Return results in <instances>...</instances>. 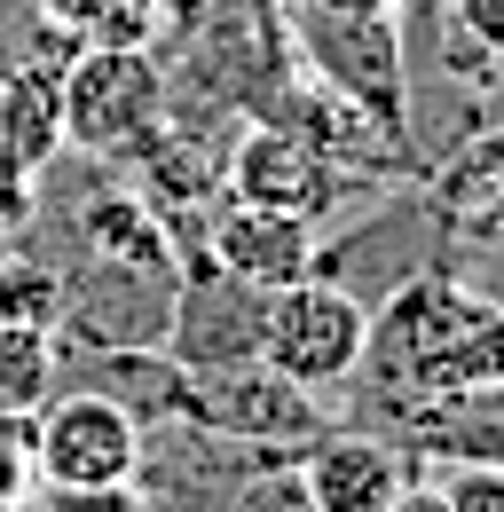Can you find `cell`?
<instances>
[{
  "instance_id": "cell-1",
  "label": "cell",
  "mask_w": 504,
  "mask_h": 512,
  "mask_svg": "<svg viewBox=\"0 0 504 512\" xmlns=\"http://www.w3.org/2000/svg\"><path fill=\"white\" fill-rule=\"evenodd\" d=\"M355 379H371L386 402H410V410L473 394V386H497L504 379V300L465 292L441 268L394 284L371 308V355H363Z\"/></svg>"
},
{
  "instance_id": "cell-2",
  "label": "cell",
  "mask_w": 504,
  "mask_h": 512,
  "mask_svg": "<svg viewBox=\"0 0 504 512\" xmlns=\"http://www.w3.org/2000/svg\"><path fill=\"white\" fill-rule=\"evenodd\" d=\"M63 111V150L95 166H134V150L166 127V64L158 48H87L63 64L56 87Z\"/></svg>"
},
{
  "instance_id": "cell-3",
  "label": "cell",
  "mask_w": 504,
  "mask_h": 512,
  "mask_svg": "<svg viewBox=\"0 0 504 512\" xmlns=\"http://www.w3.org/2000/svg\"><path fill=\"white\" fill-rule=\"evenodd\" d=\"M292 24H300V64L331 95L363 103L378 127H394L410 142V48L394 32V8H323V0H300Z\"/></svg>"
},
{
  "instance_id": "cell-4",
  "label": "cell",
  "mask_w": 504,
  "mask_h": 512,
  "mask_svg": "<svg viewBox=\"0 0 504 512\" xmlns=\"http://www.w3.org/2000/svg\"><path fill=\"white\" fill-rule=\"evenodd\" d=\"M174 418L221 434V442H245V449H276V457H300L315 434H331L315 386L284 379L268 363H221V371H182V402Z\"/></svg>"
},
{
  "instance_id": "cell-5",
  "label": "cell",
  "mask_w": 504,
  "mask_h": 512,
  "mask_svg": "<svg viewBox=\"0 0 504 512\" xmlns=\"http://www.w3.org/2000/svg\"><path fill=\"white\" fill-rule=\"evenodd\" d=\"M371 355V300H355L331 276H300L284 292H268V323H260V363L300 386H347Z\"/></svg>"
},
{
  "instance_id": "cell-6",
  "label": "cell",
  "mask_w": 504,
  "mask_h": 512,
  "mask_svg": "<svg viewBox=\"0 0 504 512\" xmlns=\"http://www.w3.org/2000/svg\"><path fill=\"white\" fill-rule=\"evenodd\" d=\"M24 434H32L40 489H134L142 473V418L95 386L48 394Z\"/></svg>"
},
{
  "instance_id": "cell-7",
  "label": "cell",
  "mask_w": 504,
  "mask_h": 512,
  "mask_svg": "<svg viewBox=\"0 0 504 512\" xmlns=\"http://www.w3.org/2000/svg\"><path fill=\"white\" fill-rule=\"evenodd\" d=\"M260 323H268V292L237 284L229 268H213L205 245L182 253L174 276V316H166V355L182 371H221V363H260Z\"/></svg>"
},
{
  "instance_id": "cell-8",
  "label": "cell",
  "mask_w": 504,
  "mask_h": 512,
  "mask_svg": "<svg viewBox=\"0 0 504 512\" xmlns=\"http://www.w3.org/2000/svg\"><path fill=\"white\" fill-rule=\"evenodd\" d=\"M221 190L245 197V205H276V213L323 221V213L347 197V174H339L300 127H284V119H252V127L229 142V158H221Z\"/></svg>"
},
{
  "instance_id": "cell-9",
  "label": "cell",
  "mask_w": 504,
  "mask_h": 512,
  "mask_svg": "<svg viewBox=\"0 0 504 512\" xmlns=\"http://www.w3.org/2000/svg\"><path fill=\"white\" fill-rule=\"evenodd\" d=\"M205 260L213 268H229L237 284H252V292H284V284H300L315 268V221H300V213H276V205H245V197H213L205 205Z\"/></svg>"
},
{
  "instance_id": "cell-10",
  "label": "cell",
  "mask_w": 504,
  "mask_h": 512,
  "mask_svg": "<svg viewBox=\"0 0 504 512\" xmlns=\"http://www.w3.org/2000/svg\"><path fill=\"white\" fill-rule=\"evenodd\" d=\"M315 512H394V497L418 481V457L378 434H315L292 457Z\"/></svg>"
},
{
  "instance_id": "cell-11",
  "label": "cell",
  "mask_w": 504,
  "mask_h": 512,
  "mask_svg": "<svg viewBox=\"0 0 504 512\" xmlns=\"http://www.w3.org/2000/svg\"><path fill=\"white\" fill-rule=\"evenodd\" d=\"M426 205L457 245H504V127H473L426 174Z\"/></svg>"
},
{
  "instance_id": "cell-12",
  "label": "cell",
  "mask_w": 504,
  "mask_h": 512,
  "mask_svg": "<svg viewBox=\"0 0 504 512\" xmlns=\"http://www.w3.org/2000/svg\"><path fill=\"white\" fill-rule=\"evenodd\" d=\"M79 253L103 268H134V276H182V245L166 229V213L142 190H87L79 221H71Z\"/></svg>"
},
{
  "instance_id": "cell-13",
  "label": "cell",
  "mask_w": 504,
  "mask_h": 512,
  "mask_svg": "<svg viewBox=\"0 0 504 512\" xmlns=\"http://www.w3.org/2000/svg\"><path fill=\"white\" fill-rule=\"evenodd\" d=\"M63 379V347L40 323H0V418H32Z\"/></svg>"
},
{
  "instance_id": "cell-14",
  "label": "cell",
  "mask_w": 504,
  "mask_h": 512,
  "mask_svg": "<svg viewBox=\"0 0 504 512\" xmlns=\"http://www.w3.org/2000/svg\"><path fill=\"white\" fill-rule=\"evenodd\" d=\"M63 316V276L48 260H0V323H40L56 331Z\"/></svg>"
},
{
  "instance_id": "cell-15",
  "label": "cell",
  "mask_w": 504,
  "mask_h": 512,
  "mask_svg": "<svg viewBox=\"0 0 504 512\" xmlns=\"http://www.w3.org/2000/svg\"><path fill=\"white\" fill-rule=\"evenodd\" d=\"M221 512H315V505H308V489H300V473H292V457H268V465H252L245 481L229 489Z\"/></svg>"
},
{
  "instance_id": "cell-16",
  "label": "cell",
  "mask_w": 504,
  "mask_h": 512,
  "mask_svg": "<svg viewBox=\"0 0 504 512\" xmlns=\"http://www.w3.org/2000/svg\"><path fill=\"white\" fill-rule=\"evenodd\" d=\"M32 426V418H24ZM16 418H0V512H24L40 497V473H32V434Z\"/></svg>"
},
{
  "instance_id": "cell-17",
  "label": "cell",
  "mask_w": 504,
  "mask_h": 512,
  "mask_svg": "<svg viewBox=\"0 0 504 512\" xmlns=\"http://www.w3.org/2000/svg\"><path fill=\"white\" fill-rule=\"evenodd\" d=\"M434 497L441 512H504V465H449Z\"/></svg>"
},
{
  "instance_id": "cell-18",
  "label": "cell",
  "mask_w": 504,
  "mask_h": 512,
  "mask_svg": "<svg viewBox=\"0 0 504 512\" xmlns=\"http://www.w3.org/2000/svg\"><path fill=\"white\" fill-rule=\"evenodd\" d=\"M441 16H449L473 48H489V56L504 64V0H441Z\"/></svg>"
},
{
  "instance_id": "cell-19",
  "label": "cell",
  "mask_w": 504,
  "mask_h": 512,
  "mask_svg": "<svg viewBox=\"0 0 504 512\" xmlns=\"http://www.w3.org/2000/svg\"><path fill=\"white\" fill-rule=\"evenodd\" d=\"M40 512H142L134 489H40Z\"/></svg>"
},
{
  "instance_id": "cell-20",
  "label": "cell",
  "mask_w": 504,
  "mask_h": 512,
  "mask_svg": "<svg viewBox=\"0 0 504 512\" xmlns=\"http://www.w3.org/2000/svg\"><path fill=\"white\" fill-rule=\"evenodd\" d=\"M32 8H40V16H48V24H63V32H71V24H79V16H87V0H32Z\"/></svg>"
},
{
  "instance_id": "cell-21",
  "label": "cell",
  "mask_w": 504,
  "mask_h": 512,
  "mask_svg": "<svg viewBox=\"0 0 504 512\" xmlns=\"http://www.w3.org/2000/svg\"><path fill=\"white\" fill-rule=\"evenodd\" d=\"M150 8H158V16H166V24H174V32H182L189 16H205V8H213V0H150Z\"/></svg>"
},
{
  "instance_id": "cell-22",
  "label": "cell",
  "mask_w": 504,
  "mask_h": 512,
  "mask_svg": "<svg viewBox=\"0 0 504 512\" xmlns=\"http://www.w3.org/2000/svg\"><path fill=\"white\" fill-rule=\"evenodd\" d=\"M394 512H441V497H434V489H426V481H410V489L394 497Z\"/></svg>"
}]
</instances>
